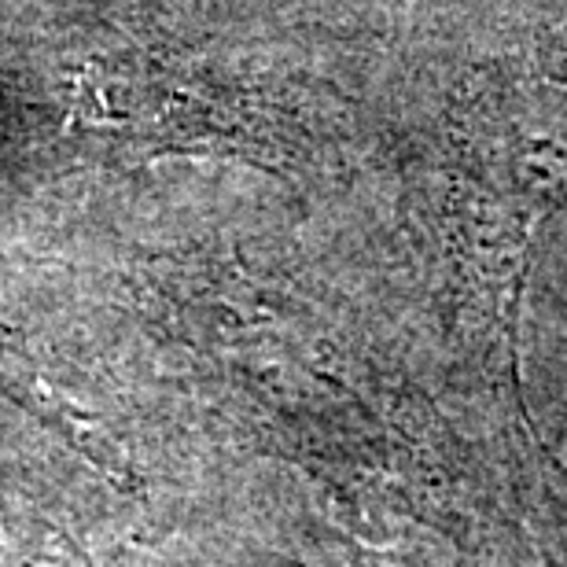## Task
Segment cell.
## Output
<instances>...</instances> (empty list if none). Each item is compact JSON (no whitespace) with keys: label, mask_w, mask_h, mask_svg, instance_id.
Instances as JSON below:
<instances>
[{"label":"cell","mask_w":567,"mask_h":567,"mask_svg":"<svg viewBox=\"0 0 567 567\" xmlns=\"http://www.w3.org/2000/svg\"><path fill=\"white\" fill-rule=\"evenodd\" d=\"M0 394L16 402L19 410L33 413L49 427L63 431V439H71L74 446L82 450L85 457H93L104 472L111 475L118 472L115 450H111L107 439L93 427V416H85L60 388H52L38 372V365L22 354V347L16 339L4 332H0Z\"/></svg>","instance_id":"6da1fadb"}]
</instances>
